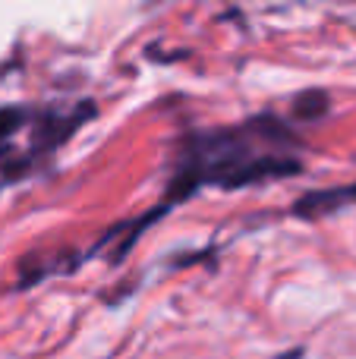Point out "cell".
I'll use <instances>...</instances> for the list:
<instances>
[{
  "label": "cell",
  "instance_id": "6da1fadb",
  "mask_svg": "<svg viewBox=\"0 0 356 359\" xmlns=\"http://www.w3.org/2000/svg\"><path fill=\"white\" fill-rule=\"evenodd\" d=\"M284 142H290L287 130L271 117L252 120L233 130L205 133L196 142V149L186 151V164L174 180L170 198L186 196L202 183L240 189V186L262 183V180L296 174L300 161L284 151Z\"/></svg>",
  "mask_w": 356,
  "mask_h": 359
},
{
  "label": "cell",
  "instance_id": "7a4b0ae2",
  "mask_svg": "<svg viewBox=\"0 0 356 359\" xmlns=\"http://www.w3.org/2000/svg\"><path fill=\"white\" fill-rule=\"evenodd\" d=\"M356 202V186H347V189H325V192H309L296 202V215H319V211L338 208V205Z\"/></svg>",
  "mask_w": 356,
  "mask_h": 359
},
{
  "label": "cell",
  "instance_id": "3957f363",
  "mask_svg": "<svg viewBox=\"0 0 356 359\" xmlns=\"http://www.w3.org/2000/svg\"><path fill=\"white\" fill-rule=\"evenodd\" d=\"M328 107H331V101H328V95L319 92V88L296 95V101H294V114H296V117H303V120H319V117H325Z\"/></svg>",
  "mask_w": 356,
  "mask_h": 359
},
{
  "label": "cell",
  "instance_id": "277c9868",
  "mask_svg": "<svg viewBox=\"0 0 356 359\" xmlns=\"http://www.w3.org/2000/svg\"><path fill=\"white\" fill-rule=\"evenodd\" d=\"M22 120H25L22 107H4V111H0V139L13 136V133L22 126Z\"/></svg>",
  "mask_w": 356,
  "mask_h": 359
}]
</instances>
